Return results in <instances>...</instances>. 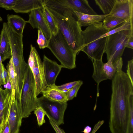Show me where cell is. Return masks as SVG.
<instances>
[{"mask_svg":"<svg viewBox=\"0 0 133 133\" xmlns=\"http://www.w3.org/2000/svg\"><path fill=\"white\" fill-rule=\"evenodd\" d=\"M112 57L106 63H104L102 60H94L92 62L94 71L92 77L97 84V96L99 95V85L103 81L112 80L114 77L119 66L123 63L122 58L119 60L117 64L114 65L112 62Z\"/></svg>","mask_w":133,"mask_h":133,"instance_id":"obj_8","label":"cell"},{"mask_svg":"<svg viewBox=\"0 0 133 133\" xmlns=\"http://www.w3.org/2000/svg\"><path fill=\"white\" fill-rule=\"evenodd\" d=\"M77 17L78 23L81 27L99 24L103 21L104 18L108 15H90L73 11Z\"/></svg>","mask_w":133,"mask_h":133,"instance_id":"obj_16","label":"cell"},{"mask_svg":"<svg viewBox=\"0 0 133 133\" xmlns=\"http://www.w3.org/2000/svg\"><path fill=\"white\" fill-rule=\"evenodd\" d=\"M17 0H0V7L6 10H12Z\"/></svg>","mask_w":133,"mask_h":133,"instance_id":"obj_28","label":"cell"},{"mask_svg":"<svg viewBox=\"0 0 133 133\" xmlns=\"http://www.w3.org/2000/svg\"><path fill=\"white\" fill-rule=\"evenodd\" d=\"M41 93L43 96L52 101L63 102L68 101L66 92L58 89L55 84L47 86Z\"/></svg>","mask_w":133,"mask_h":133,"instance_id":"obj_15","label":"cell"},{"mask_svg":"<svg viewBox=\"0 0 133 133\" xmlns=\"http://www.w3.org/2000/svg\"><path fill=\"white\" fill-rule=\"evenodd\" d=\"M47 48L59 61L62 68L71 69L76 67L77 54L71 49L59 29L56 34H51Z\"/></svg>","mask_w":133,"mask_h":133,"instance_id":"obj_3","label":"cell"},{"mask_svg":"<svg viewBox=\"0 0 133 133\" xmlns=\"http://www.w3.org/2000/svg\"><path fill=\"white\" fill-rule=\"evenodd\" d=\"M42 10L44 16L51 34H56L58 31V28L45 5L42 8Z\"/></svg>","mask_w":133,"mask_h":133,"instance_id":"obj_21","label":"cell"},{"mask_svg":"<svg viewBox=\"0 0 133 133\" xmlns=\"http://www.w3.org/2000/svg\"><path fill=\"white\" fill-rule=\"evenodd\" d=\"M132 33L133 29L122 31L107 36L105 53L107 61L112 58L114 65H116L122 58L128 38Z\"/></svg>","mask_w":133,"mask_h":133,"instance_id":"obj_5","label":"cell"},{"mask_svg":"<svg viewBox=\"0 0 133 133\" xmlns=\"http://www.w3.org/2000/svg\"><path fill=\"white\" fill-rule=\"evenodd\" d=\"M126 48L133 49V33L130 34L128 39Z\"/></svg>","mask_w":133,"mask_h":133,"instance_id":"obj_33","label":"cell"},{"mask_svg":"<svg viewBox=\"0 0 133 133\" xmlns=\"http://www.w3.org/2000/svg\"><path fill=\"white\" fill-rule=\"evenodd\" d=\"M129 133H133V94L129 97Z\"/></svg>","mask_w":133,"mask_h":133,"instance_id":"obj_27","label":"cell"},{"mask_svg":"<svg viewBox=\"0 0 133 133\" xmlns=\"http://www.w3.org/2000/svg\"><path fill=\"white\" fill-rule=\"evenodd\" d=\"M125 21L123 19L108 15L104 18L103 25L104 28L109 31Z\"/></svg>","mask_w":133,"mask_h":133,"instance_id":"obj_20","label":"cell"},{"mask_svg":"<svg viewBox=\"0 0 133 133\" xmlns=\"http://www.w3.org/2000/svg\"><path fill=\"white\" fill-rule=\"evenodd\" d=\"M126 74L133 85V59L128 61Z\"/></svg>","mask_w":133,"mask_h":133,"instance_id":"obj_29","label":"cell"},{"mask_svg":"<svg viewBox=\"0 0 133 133\" xmlns=\"http://www.w3.org/2000/svg\"><path fill=\"white\" fill-rule=\"evenodd\" d=\"M3 20L2 19L0 15V21H1Z\"/></svg>","mask_w":133,"mask_h":133,"instance_id":"obj_38","label":"cell"},{"mask_svg":"<svg viewBox=\"0 0 133 133\" xmlns=\"http://www.w3.org/2000/svg\"><path fill=\"white\" fill-rule=\"evenodd\" d=\"M46 7L71 49L77 54L83 46L82 30L73 11L63 8Z\"/></svg>","mask_w":133,"mask_h":133,"instance_id":"obj_1","label":"cell"},{"mask_svg":"<svg viewBox=\"0 0 133 133\" xmlns=\"http://www.w3.org/2000/svg\"><path fill=\"white\" fill-rule=\"evenodd\" d=\"M91 128L87 126L85 128L83 132L84 133H89L91 131Z\"/></svg>","mask_w":133,"mask_h":133,"instance_id":"obj_37","label":"cell"},{"mask_svg":"<svg viewBox=\"0 0 133 133\" xmlns=\"http://www.w3.org/2000/svg\"><path fill=\"white\" fill-rule=\"evenodd\" d=\"M106 33L101 36L100 38L107 36L120 31L126 30H130L133 29V21H126L118 25Z\"/></svg>","mask_w":133,"mask_h":133,"instance_id":"obj_23","label":"cell"},{"mask_svg":"<svg viewBox=\"0 0 133 133\" xmlns=\"http://www.w3.org/2000/svg\"><path fill=\"white\" fill-rule=\"evenodd\" d=\"M1 84L4 85L6 84L8 78V74L7 70L3 66L1 74Z\"/></svg>","mask_w":133,"mask_h":133,"instance_id":"obj_31","label":"cell"},{"mask_svg":"<svg viewBox=\"0 0 133 133\" xmlns=\"http://www.w3.org/2000/svg\"><path fill=\"white\" fill-rule=\"evenodd\" d=\"M49 120L50 123L56 133H65L63 129L59 128L53 121L50 119Z\"/></svg>","mask_w":133,"mask_h":133,"instance_id":"obj_32","label":"cell"},{"mask_svg":"<svg viewBox=\"0 0 133 133\" xmlns=\"http://www.w3.org/2000/svg\"><path fill=\"white\" fill-rule=\"evenodd\" d=\"M104 122V120L99 121L94 125L91 133H95Z\"/></svg>","mask_w":133,"mask_h":133,"instance_id":"obj_34","label":"cell"},{"mask_svg":"<svg viewBox=\"0 0 133 133\" xmlns=\"http://www.w3.org/2000/svg\"><path fill=\"white\" fill-rule=\"evenodd\" d=\"M11 90L8 89H3L0 86V129L7 122L9 117L10 102Z\"/></svg>","mask_w":133,"mask_h":133,"instance_id":"obj_13","label":"cell"},{"mask_svg":"<svg viewBox=\"0 0 133 133\" xmlns=\"http://www.w3.org/2000/svg\"><path fill=\"white\" fill-rule=\"evenodd\" d=\"M1 133H10V129L8 122L2 129Z\"/></svg>","mask_w":133,"mask_h":133,"instance_id":"obj_35","label":"cell"},{"mask_svg":"<svg viewBox=\"0 0 133 133\" xmlns=\"http://www.w3.org/2000/svg\"><path fill=\"white\" fill-rule=\"evenodd\" d=\"M108 15L121 18L125 21H133V0H116Z\"/></svg>","mask_w":133,"mask_h":133,"instance_id":"obj_10","label":"cell"},{"mask_svg":"<svg viewBox=\"0 0 133 133\" xmlns=\"http://www.w3.org/2000/svg\"><path fill=\"white\" fill-rule=\"evenodd\" d=\"M116 0H95L96 5L104 15H108L111 11Z\"/></svg>","mask_w":133,"mask_h":133,"instance_id":"obj_22","label":"cell"},{"mask_svg":"<svg viewBox=\"0 0 133 133\" xmlns=\"http://www.w3.org/2000/svg\"><path fill=\"white\" fill-rule=\"evenodd\" d=\"M34 114L36 115L38 125L41 126L45 123L44 119L46 115L44 111L40 107L38 106L34 110Z\"/></svg>","mask_w":133,"mask_h":133,"instance_id":"obj_26","label":"cell"},{"mask_svg":"<svg viewBox=\"0 0 133 133\" xmlns=\"http://www.w3.org/2000/svg\"><path fill=\"white\" fill-rule=\"evenodd\" d=\"M37 100L38 106L43 109L49 119L59 127L64 124V115L67 106V102L55 101L43 96L37 97Z\"/></svg>","mask_w":133,"mask_h":133,"instance_id":"obj_6","label":"cell"},{"mask_svg":"<svg viewBox=\"0 0 133 133\" xmlns=\"http://www.w3.org/2000/svg\"><path fill=\"white\" fill-rule=\"evenodd\" d=\"M0 38V55L2 62L11 57V49L4 26L3 24Z\"/></svg>","mask_w":133,"mask_h":133,"instance_id":"obj_17","label":"cell"},{"mask_svg":"<svg viewBox=\"0 0 133 133\" xmlns=\"http://www.w3.org/2000/svg\"><path fill=\"white\" fill-rule=\"evenodd\" d=\"M103 22L87 26L82 30L83 46L81 51L85 53L92 62L102 60L105 53L107 37L100 38L109 31L103 26Z\"/></svg>","mask_w":133,"mask_h":133,"instance_id":"obj_2","label":"cell"},{"mask_svg":"<svg viewBox=\"0 0 133 133\" xmlns=\"http://www.w3.org/2000/svg\"><path fill=\"white\" fill-rule=\"evenodd\" d=\"M35 83L31 70L27 66L22 91L19 107L23 118L28 117L38 107L35 94Z\"/></svg>","mask_w":133,"mask_h":133,"instance_id":"obj_4","label":"cell"},{"mask_svg":"<svg viewBox=\"0 0 133 133\" xmlns=\"http://www.w3.org/2000/svg\"><path fill=\"white\" fill-rule=\"evenodd\" d=\"M29 17L27 23L33 28L41 30L45 37L49 40L51 34L44 16L42 9L38 8L32 10L30 12Z\"/></svg>","mask_w":133,"mask_h":133,"instance_id":"obj_11","label":"cell"},{"mask_svg":"<svg viewBox=\"0 0 133 133\" xmlns=\"http://www.w3.org/2000/svg\"><path fill=\"white\" fill-rule=\"evenodd\" d=\"M45 0H17L12 9L16 13H27L45 5Z\"/></svg>","mask_w":133,"mask_h":133,"instance_id":"obj_14","label":"cell"},{"mask_svg":"<svg viewBox=\"0 0 133 133\" xmlns=\"http://www.w3.org/2000/svg\"><path fill=\"white\" fill-rule=\"evenodd\" d=\"M42 63L47 86L55 84L56 79L62 67L56 62L49 59L45 55Z\"/></svg>","mask_w":133,"mask_h":133,"instance_id":"obj_12","label":"cell"},{"mask_svg":"<svg viewBox=\"0 0 133 133\" xmlns=\"http://www.w3.org/2000/svg\"><path fill=\"white\" fill-rule=\"evenodd\" d=\"M83 84V82L82 81L79 80V82L77 84L66 92L68 101L76 97L78 92Z\"/></svg>","mask_w":133,"mask_h":133,"instance_id":"obj_25","label":"cell"},{"mask_svg":"<svg viewBox=\"0 0 133 133\" xmlns=\"http://www.w3.org/2000/svg\"><path fill=\"white\" fill-rule=\"evenodd\" d=\"M38 37L37 42L40 49H44L48 48L49 40L45 37L41 30H38Z\"/></svg>","mask_w":133,"mask_h":133,"instance_id":"obj_24","label":"cell"},{"mask_svg":"<svg viewBox=\"0 0 133 133\" xmlns=\"http://www.w3.org/2000/svg\"><path fill=\"white\" fill-rule=\"evenodd\" d=\"M15 92V90L11 88L9 114L7 121L10 133H19L23 118L19 103L16 97Z\"/></svg>","mask_w":133,"mask_h":133,"instance_id":"obj_9","label":"cell"},{"mask_svg":"<svg viewBox=\"0 0 133 133\" xmlns=\"http://www.w3.org/2000/svg\"><path fill=\"white\" fill-rule=\"evenodd\" d=\"M1 129H0V133H1Z\"/></svg>","mask_w":133,"mask_h":133,"instance_id":"obj_40","label":"cell"},{"mask_svg":"<svg viewBox=\"0 0 133 133\" xmlns=\"http://www.w3.org/2000/svg\"><path fill=\"white\" fill-rule=\"evenodd\" d=\"M7 23L13 30L18 34H23V30L27 21L20 16L8 14L7 16Z\"/></svg>","mask_w":133,"mask_h":133,"instance_id":"obj_18","label":"cell"},{"mask_svg":"<svg viewBox=\"0 0 133 133\" xmlns=\"http://www.w3.org/2000/svg\"><path fill=\"white\" fill-rule=\"evenodd\" d=\"M2 61L1 56L0 55V86L1 87V74L3 67L4 65L2 63Z\"/></svg>","mask_w":133,"mask_h":133,"instance_id":"obj_36","label":"cell"},{"mask_svg":"<svg viewBox=\"0 0 133 133\" xmlns=\"http://www.w3.org/2000/svg\"><path fill=\"white\" fill-rule=\"evenodd\" d=\"M1 34L0 33V38L1 37Z\"/></svg>","mask_w":133,"mask_h":133,"instance_id":"obj_39","label":"cell"},{"mask_svg":"<svg viewBox=\"0 0 133 133\" xmlns=\"http://www.w3.org/2000/svg\"><path fill=\"white\" fill-rule=\"evenodd\" d=\"M79 80L74 81L65 83L60 86H57V87L64 92H66L72 88L79 82Z\"/></svg>","mask_w":133,"mask_h":133,"instance_id":"obj_30","label":"cell"},{"mask_svg":"<svg viewBox=\"0 0 133 133\" xmlns=\"http://www.w3.org/2000/svg\"><path fill=\"white\" fill-rule=\"evenodd\" d=\"M28 64L31 69L35 79L36 97L47 86L45 81L42 62L35 48L30 45V54Z\"/></svg>","mask_w":133,"mask_h":133,"instance_id":"obj_7","label":"cell"},{"mask_svg":"<svg viewBox=\"0 0 133 133\" xmlns=\"http://www.w3.org/2000/svg\"><path fill=\"white\" fill-rule=\"evenodd\" d=\"M6 68L8 76L11 83V88L14 89L15 91L16 97L19 105L21 97L19 92L17 75L14 69L11 58L10 59L9 63L7 64Z\"/></svg>","mask_w":133,"mask_h":133,"instance_id":"obj_19","label":"cell"}]
</instances>
